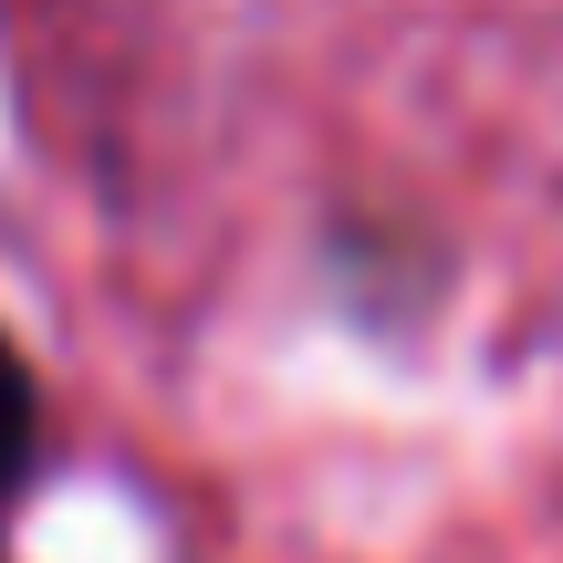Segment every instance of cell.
<instances>
[{"label": "cell", "mask_w": 563, "mask_h": 563, "mask_svg": "<svg viewBox=\"0 0 563 563\" xmlns=\"http://www.w3.org/2000/svg\"><path fill=\"white\" fill-rule=\"evenodd\" d=\"M21 460H32V376H21V355L0 344V490L21 481Z\"/></svg>", "instance_id": "1"}]
</instances>
